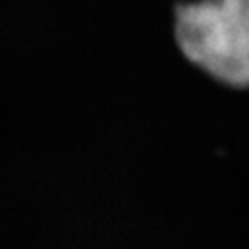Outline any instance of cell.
Masks as SVG:
<instances>
[{
	"mask_svg": "<svg viewBox=\"0 0 249 249\" xmlns=\"http://www.w3.org/2000/svg\"><path fill=\"white\" fill-rule=\"evenodd\" d=\"M175 34L193 65L232 88H249V0L178 6Z\"/></svg>",
	"mask_w": 249,
	"mask_h": 249,
	"instance_id": "obj_1",
	"label": "cell"
}]
</instances>
